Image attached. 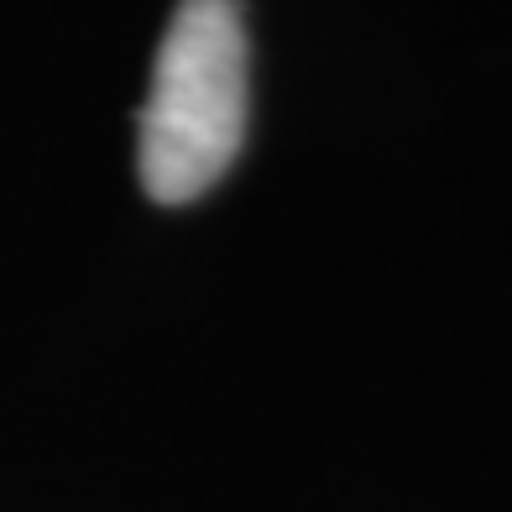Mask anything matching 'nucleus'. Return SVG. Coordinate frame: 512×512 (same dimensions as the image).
I'll return each instance as SVG.
<instances>
[{"instance_id":"nucleus-1","label":"nucleus","mask_w":512,"mask_h":512,"mask_svg":"<svg viewBox=\"0 0 512 512\" xmlns=\"http://www.w3.org/2000/svg\"><path fill=\"white\" fill-rule=\"evenodd\" d=\"M246 16L236 0H178L152 63L136 168L157 204H189L225 178L246 136Z\"/></svg>"}]
</instances>
